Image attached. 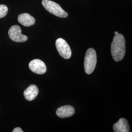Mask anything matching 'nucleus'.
<instances>
[{
  "instance_id": "nucleus-1",
  "label": "nucleus",
  "mask_w": 132,
  "mask_h": 132,
  "mask_svg": "<svg viewBox=\"0 0 132 132\" xmlns=\"http://www.w3.org/2000/svg\"><path fill=\"white\" fill-rule=\"evenodd\" d=\"M111 48L112 55L115 61L122 60L126 52L125 40L122 34L118 33L114 35Z\"/></svg>"
},
{
  "instance_id": "nucleus-2",
  "label": "nucleus",
  "mask_w": 132,
  "mask_h": 132,
  "mask_svg": "<svg viewBox=\"0 0 132 132\" xmlns=\"http://www.w3.org/2000/svg\"><path fill=\"white\" fill-rule=\"evenodd\" d=\"M42 4L48 12L60 18H66L68 16V13L62 8L61 6L53 1L43 0Z\"/></svg>"
},
{
  "instance_id": "nucleus-3",
  "label": "nucleus",
  "mask_w": 132,
  "mask_h": 132,
  "mask_svg": "<svg viewBox=\"0 0 132 132\" xmlns=\"http://www.w3.org/2000/svg\"><path fill=\"white\" fill-rule=\"evenodd\" d=\"M97 62L96 52L94 48H90L86 52L84 58V69L87 74H91L95 68Z\"/></svg>"
},
{
  "instance_id": "nucleus-4",
  "label": "nucleus",
  "mask_w": 132,
  "mask_h": 132,
  "mask_svg": "<svg viewBox=\"0 0 132 132\" xmlns=\"http://www.w3.org/2000/svg\"><path fill=\"white\" fill-rule=\"evenodd\" d=\"M57 50L60 56L66 59H69L71 56V47L66 41L62 38L57 39L55 42Z\"/></svg>"
},
{
  "instance_id": "nucleus-5",
  "label": "nucleus",
  "mask_w": 132,
  "mask_h": 132,
  "mask_svg": "<svg viewBox=\"0 0 132 132\" xmlns=\"http://www.w3.org/2000/svg\"><path fill=\"white\" fill-rule=\"evenodd\" d=\"M9 35L10 39L15 42H24L28 39L26 35L22 34L21 29L17 25L13 26L10 28Z\"/></svg>"
},
{
  "instance_id": "nucleus-6",
  "label": "nucleus",
  "mask_w": 132,
  "mask_h": 132,
  "mask_svg": "<svg viewBox=\"0 0 132 132\" xmlns=\"http://www.w3.org/2000/svg\"><path fill=\"white\" fill-rule=\"evenodd\" d=\"M29 68L33 72L38 75L44 74L47 71L45 63L40 59H34L29 63Z\"/></svg>"
},
{
  "instance_id": "nucleus-7",
  "label": "nucleus",
  "mask_w": 132,
  "mask_h": 132,
  "mask_svg": "<svg viewBox=\"0 0 132 132\" xmlns=\"http://www.w3.org/2000/svg\"><path fill=\"white\" fill-rule=\"evenodd\" d=\"M75 113L74 108L70 105H65L57 109L56 112L57 116L60 118H69L73 116Z\"/></svg>"
},
{
  "instance_id": "nucleus-8",
  "label": "nucleus",
  "mask_w": 132,
  "mask_h": 132,
  "mask_svg": "<svg viewBox=\"0 0 132 132\" xmlns=\"http://www.w3.org/2000/svg\"><path fill=\"white\" fill-rule=\"evenodd\" d=\"M113 129L115 132H129L130 126L127 120L124 118H120L118 121L113 125Z\"/></svg>"
},
{
  "instance_id": "nucleus-9",
  "label": "nucleus",
  "mask_w": 132,
  "mask_h": 132,
  "mask_svg": "<svg viewBox=\"0 0 132 132\" xmlns=\"http://www.w3.org/2000/svg\"><path fill=\"white\" fill-rule=\"evenodd\" d=\"M18 21L20 24L24 27L31 26L35 23L34 18L27 13L20 14L18 17Z\"/></svg>"
},
{
  "instance_id": "nucleus-10",
  "label": "nucleus",
  "mask_w": 132,
  "mask_h": 132,
  "mask_svg": "<svg viewBox=\"0 0 132 132\" xmlns=\"http://www.w3.org/2000/svg\"><path fill=\"white\" fill-rule=\"evenodd\" d=\"M39 93L37 87L35 85H31L25 90L24 95L25 98L28 101H32L37 96Z\"/></svg>"
},
{
  "instance_id": "nucleus-11",
  "label": "nucleus",
  "mask_w": 132,
  "mask_h": 132,
  "mask_svg": "<svg viewBox=\"0 0 132 132\" xmlns=\"http://www.w3.org/2000/svg\"><path fill=\"white\" fill-rule=\"evenodd\" d=\"M8 12L7 7L4 5H0V18L5 17Z\"/></svg>"
},
{
  "instance_id": "nucleus-12",
  "label": "nucleus",
  "mask_w": 132,
  "mask_h": 132,
  "mask_svg": "<svg viewBox=\"0 0 132 132\" xmlns=\"http://www.w3.org/2000/svg\"><path fill=\"white\" fill-rule=\"evenodd\" d=\"M13 132H23V131L21 128L16 127L13 129Z\"/></svg>"
},
{
  "instance_id": "nucleus-13",
  "label": "nucleus",
  "mask_w": 132,
  "mask_h": 132,
  "mask_svg": "<svg viewBox=\"0 0 132 132\" xmlns=\"http://www.w3.org/2000/svg\"><path fill=\"white\" fill-rule=\"evenodd\" d=\"M118 31H116V32H114V35H116V34H118Z\"/></svg>"
}]
</instances>
